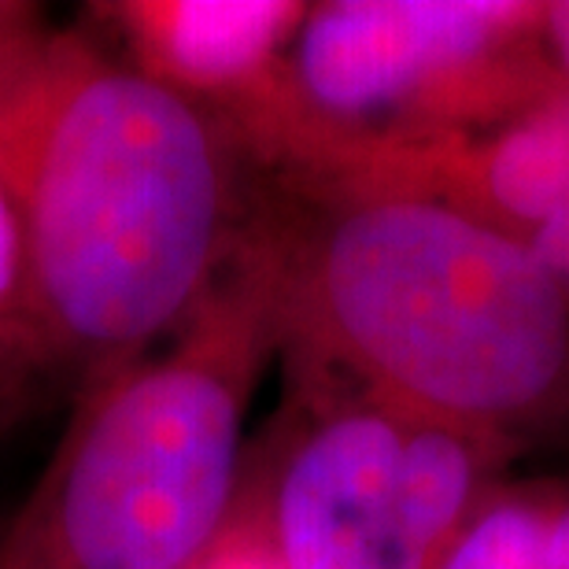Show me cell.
I'll list each match as a JSON object with an SVG mask.
<instances>
[{"instance_id":"obj_11","label":"cell","mask_w":569,"mask_h":569,"mask_svg":"<svg viewBox=\"0 0 569 569\" xmlns=\"http://www.w3.org/2000/svg\"><path fill=\"white\" fill-rule=\"evenodd\" d=\"M11 278H16V226H11L8 200L0 192V300L11 289Z\"/></svg>"},{"instance_id":"obj_2","label":"cell","mask_w":569,"mask_h":569,"mask_svg":"<svg viewBox=\"0 0 569 569\" xmlns=\"http://www.w3.org/2000/svg\"><path fill=\"white\" fill-rule=\"evenodd\" d=\"M244 237L296 381L378 396L518 459L569 440V289L499 226L385 170L256 167Z\"/></svg>"},{"instance_id":"obj_6","label":"cell","mask_w":569,"mask_h":569,"mask_svg":"<svg viewBox=\"0 0 569 569\" xmlns=\"http://www.w3.org/2000/svg\"><path fill=\"white\" fill-rule=\"evenodd\" d=\"M521 241L569 289V86L499 127L443 138L385 163Z\"/></svg>"},{"instance_id":"obj_1","label":"cell","mask_w":569,"mask_h":569,"mask_svg":"<svg viewBox=\"0 0 569 569\" xmlns=\"http://www.w3.org/2000/svg\"><path fill=\"white\" fill-rule=\"evenodd\" d=\"M0 411H22L86 396L197 311L248 230L256 167L219 111L56 38L0 116Z\"/></svg>"},{"instance_id":"obj_4","label":"cell","mask_w":569,"mask_h":569,"mask_svg":"<svg viewBox=\"0 0 569 569\" xmlns=\"http://www.w3.org/2000/svg\"><path fill=\"white\" fill-rule=\"evenodd\" d=\"M529 0L307 4L278 71L226 127L259 170H356L466 138L566 82Z\"/></svg>"},{"instance_id":"obj_9","label":"cell","mask_w":569,"mask_h":569,"mask_svg":"<svg viewBox=\"0 0 569 569\" xmlns=\"http://www.w3.org/2000/svg\"><path fill=\"white\" fill-rule=\"evenodd\" d=\"M52 41L56 38L44 30L41 8L0 0V116L30 86V78L38 74Z\"/></svg>"},{"instance_id":"obj_3","label":"cell","mask_w":569,"mask_h":569,"mask_svg":"<svg viewBox=\"0 0 569 569\" xmlns=\"http://www.w3.org/2000/svg\"><path fill=\"white\" fill-rule=\"evenodd\" d=\"M278 351L263 267H230L148 356L93 385L27 503L0 569H203L244 492V415Z\"/></svg>"},{"instance_id":"obj_7","label":"cell","mask_w":569,"mask_h":569,"mask_svg":"<svg viewBox=\"0 0 569 569\" xmlns=\"http://www.w3.org/2000/svg\"><path fill=\"white\" fill-rule=\"evenodd\" d=\"M127 44V63L230 116L278 71L307 4L296 0H122L93 8Z\"/></svg>"},{"instance_id":"obj_8","label":"cell","mask_w":569,"mask_h":569,"mask_svg":"<svg viewBox=\"0 0 569 569\" xmlns=\"http://www.w3.org/2000/svg\"><path fill=\"white\" fill-rule=\"evenodd\" d=\"M432 569H569V473H507Z\"/></svg>"},{"instance_id":"obj_5","label":"cell","mask_w":569,"mask_h":569,"mask_svg":"<svg viewBox=\"0 0 569 569\" xmlns=\"http://www.w3.org/2000/svg\"><path fill=\"white\" fill-rule=\"evenodd\" d=\"M233 537L267 569H432L515 451L378 396L292 378Z\"/></svg>"},{"instance_id":"obj_10","label":"cell","mask_w":569,"mask_h":569,"mask_svg":"<svg viewBox=\"0 0 569 569\" xmlns=\"http://www.w3.org/2000/svg\"><path fill=\"white\" fill-rule=\"evenodd\" d=\"M540 38H543V52H548L555 74L569 86V0H551V4H543Z\"/></svg>"}]
</instances>
